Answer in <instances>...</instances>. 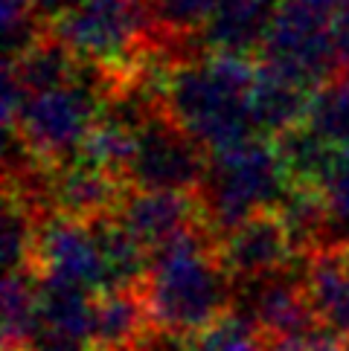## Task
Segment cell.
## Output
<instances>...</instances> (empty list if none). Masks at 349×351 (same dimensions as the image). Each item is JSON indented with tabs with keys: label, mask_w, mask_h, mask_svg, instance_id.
<instances>
[{
	"label": "cell",
	"mask_w": 349,
	"mask_h": 351,
	"mask_svg": "<svg viewBox=\"0 0 349 351\" xmlns=\"http://www.w3.org/2000/svg\"><path fill=\"white\" fill-rule=\"evenodd\" d=\"M277 6L280 0H218L201 29L204 53L259 61Z\"/></svg>",
	"instance_id": "obj_13"
},
{
	"label": "cell",
	"mask_w": 349,
	"mask_h": 351,
	"mask_svg": "<svg viewBox=\"0 0 349 351\" xmlns=\"http://www.w3.org/2000/svg\"><path fill=\"white\" fill-rule=\"evenodd\" d=\"M311 93L315 90H308L306 84L259 64L251 93H247V108H251L256 134L265 140H277V136L306 125Z\"/></svg>",
	"instance_id": "obj_14"
},
{
	"label": "cell",
	"mask_w": 349,
	"mask_h": 351,
	"mask_svg": "<svg viewBox=\"0 0 349 351\" xmlns=\"http://www.w3.org/2000/svg\"><path fill=\"white\" fill-rule=\"evenodd\" d=\"M117 84L105 73L79 64L76 82L27 96L18 119L9 125L6 134H15L44 166L70 162L82 154Z\"/></svg>",
	"instance_id": "obj_4"
},
{
	"label": "cell",
	"mask_w": 349,
	"mask_h": 351,
	"mask_svg": "<svg viewBox=\"0 0 349 351\" xmlns=\"http://www.w3.org/2000/svg\"><path fill=\"white\" fill-rule=\"evenodd\" d=\"M0 27H3L6 58H18L49 35L35 0H0Z\"/></svg>",
	"instance_id": "obj_24"
},
{
	"label": "cell",
	"mask_w": 349,
	"mask_h": 351,
	"mask_svg": "<svg viewBox=\"0 0 349 351\" xmlns=\"http://www.w3.org/2000/svg\"><path fill=\"white\" fill-rule=\"evenodd\" d=\"M320 195L332 215L335 241L341 250H349V152H338L326 180L320 186Z\"/></svg>",
	"instance_id": "obj_26"
},
{
	"label": "cell",
	"mask_w": 349,
	"mask_h": 351,
	"mask_svg": "<svg viewBox=\"0 0 349 351\" xmlns=\"http://www.w3.org/2000/svg\"><path fill=\"white\" fill-rule=\"evenodd\" d=\"M291 189L271 140L254 136L242 145L210 157L207 178L198 189L207 227L218 241L256 212L277 209Z\"/></svg>",
	"instance_id": "obj_5"
},
{
	"label": "cell",
	"mask_w": 349,
	"mask_h": 351,
	"mask_svg": "<svg viewBox=\"0 0 349 351\" xmlns=\"http://www.w3.org/2000/svg\"><path fill=\"white\" fill-rule=\"evenodd\" d=\"M117 221L148 256L169 247L186 232L207 227L198 192H148L128 189L117 209Z\"/></svg>",
	"instance_id": "obj_10"
},
{
	"label": "cell",
	"mask_w": 349,
	"mask_h": 351,
	"mask_svg": "<svg viewBox=\"0 0 349 351\" xmlns=\"http://www.w3.org/2000/svg\"><path fill=\"white\" fill-rule=\"evenodd\" d=\"M146 3L164 38L201 41V29L207 27L218 0H146Z\"/></svg>",
	"instance_id": "obj_23"
},
{
	"label": "cell",
	"mask_w": 349,
	"mask_h": 351,
	"mask_svg": "<svg viewBox=\"0 0 349 351\" xmlns=\"http://www.w3.org/2000/svg\"><path fill=\"white\" fill-rule=\"evenodd\" d=\"M265 351H344L338 343V334L326 328H317L306 337H294V340H273L265 343Z\"/></svg>",
	"instance_id": "obj_27"
},
{
	"label": "cell",
	"mask_w": 349,
	"mask_h": 351,
	"mask_svg": "<svg viewBox=\"0 0 349 351\" xmlns=\"http://www.w3.org/2000/svg\"><path fill=\"white\" fill-rule=\"evenodd\" d=\"M38 285L35 267L12 270L3 279V351H27L38 328Z\"/></svg>",
	"instance_id": "obj_20"
},
{
	"label": "cell",
	"mask_w": 349,
	"mask_h": 351,
	"mask_svg": "<svg viewBox=\"0 0 349 351\" xmlns=\"http://www.w3.org/2000/svg\"><path fill=\"white\" fill-rule=\"evenodd\" d=\"M306 125L335 152H349V79L332 76L311 93Z\"/></svg>",
	"instance_id": "obj_21"
},
{
	"label": "cell",
	"mask_w": 349,
	"mask_h": 351,
	"mask_svg": "<svg viewBox=\"0 0 349 351\" xmlns=\"http://www.w3.org/2000/svg\"><path fill=\"white\" fill-rule=\"evenodd\" d=\"M3 70L15 76V82L21 84L23 93L35 96V93H47V90H56V87L76 82L79 61L73 58V53L56 38L53 32H49L44 41H38L23 56L6 58Z\"/></svg>",
	"instance_id": "obj_18"
},
{
	"label": "cell",
	"mask_w": 349,
	"mask_h": 351,
	"mask_svg": "<svg viewBox=\"0 0 349 351\" xmlns=\"http://www.w3.org/2000/svg\"><path fill=\"white\" fill-rule=\"evenodd\" d=\"M341 76H346V79H349V70H341Z\"/></svg>",
	"instance_id": "obj_30"
},
{
	"label": "cell",
	"mask_w": 349,
	"mask_h": 351,
	"mask_svg": "<svg viewBox=\"0 0 349 351\" xmlns=\"http://www.w3.org/2000/svg\"><path fill=\"white\" fill-rule=\"evenodd\" d=\"M210 154L166 110L137 128L126 183L148 192H198L207 178Z\"/></svg>",
	"instance_id": "obj_7"
},
{
	"label": "cell",
	"mask_w": 349,
	"mask_h": 351,
	"mask_svg": "<svg viewBox=\"0 0 349 351\" xmlns=\"http://www.w3.org/2000/svg\"><path fill=\"white\" fill-rule=\"evenodd\" d=\"M218 258L233 282L259 279L300 261L294 253L291 235L277 209L256 212L218 241Z\"/></svg>",
	"instance_id": "obj_11"
},
{
	"label": "cell",
	"mask_w": 349,
	"mask_h": 351,
	"mask_svg": "<svg viewBox=\"0 0 349 351\" xmlns=\"http://www.w3.org/2000/svg\"><path fill=\"white\" fill-rule=\"evenodd\" d=\"M341 348H344V351H349V337H344V343H341Z\"/></svg>",
	"instance_id": "obj_29"
},
{
	"label": "cell",
	"mask_w": 349,
	"mask_h": 351,
	"mask_svg": "<svg viewBox=\"0 0 349 351\" xmlns=\"http://www.w3.org/2000/svg\"><path fill=\"white\" fill-rule=\"evenodd\" d=\"M49 32L79 64L105 73L117 87L140 67L160 38L146 0H82Z\"/></svg>",
	"instance_id": "obj_3"
},
{
	"label": "cell",
	"mask_w": 349,
	"mask_h": 351,
	"mask_svg": "<svg viewBox=\"0 0 349 351\" xmlns=\"http://www.w3.org/2000/svg\"><path fill=\"white\" fill-rule=\"evenodd\" d=\"M190 351H265V337L242 313L230 311L190 337Z\"/></svg>",
	"instance_id": "obj_25"
},
{
	"label": "cell",
	"mask_w": 349,
	"mask_h": 351,
	"mask_svg": "<svg viewBox=\"0 0 349 351\" xmlns=\"http://www.w3.org/2000/svg\"><path fill=\"white\" fill-rule=\"evenodd\" d=\"M152 328L140 291H108L96 296L91 328L93 351H134Z\"/></svg>",
	"instance_id": "obj_16"
},
{
	"label": "cell",
	"mask_w": 349,
	"mask_h": 351,
	"mask_svg": "<svg viewBox=\"0 0 349 351\" xmlns=\"http://www.w3.org/2000/svg\"><path fill=\"white\" fill-rule=\"evenodd\" d=\"M38 215L23 206L18 197L3 192V221H0V253H3L6 273L32 267L35 241H38Z\"/></svg>",
	"instance_id": "obj_22"
},
{
	"label": "cell",
	"mask_w": 349,
	"mask_h": 351,
	"mask_svg": "<svg viewBox=\"0 0 349 351\" xmlns=\"http://www.w3.org/2000/svg\"><path fill=\"white\" fill-rule=\"evenodd\" d=\"M271 143L280 154V162L285 169L289 183L297 186V189H317L320 192V186L326 180L338 152H335L329 143H323L308 125H300V128L282 134Z\"/></svg>",
	"instance_id": "obj_19"
},
{
	"label": "cell",
	"mask_w": 349,
	"mask_h": 351,
	"mask_svg": "<svg viewBox=\"0 0 349 351\" xmlns=\"http://www.w3.org/2000/svg\"><path fill=\"white\" fill-rule=\"evenodd\" d=\"M128 186L117 174L85 160H70L61 166H49L47 174V209L49 218H73V221H99L117 215Z\"/></svg>",
	"instance_id": "obj_12"
},
{
	"label": "cell",
	"mask_w": 349,
	"mask_h": 351,
	"mask_svg": "<svg viewBox=\"0 0 349 351\" xmlns=\"http://www.w3.org/2000/svg\"><path fill=\"white\" fill-rule=\"evenodd\" d=\"M32 267L41 276L82 285L96 296L111 291L108 258L93 221L47 218L38 227Z\"/></svg>",
	"instance_id": "obj_9"
},
{
	"label": "cell",
	"mask_w": 349,
	"mask_h": 351,
	"mask_svg": "<svg viewBox=\"0 0 349 351\" xmlns=\"http://www.w3.org/2000/svg\"><path fill=\"white\" fill-rule=\"evenodd\" d=\"M259 61L204 53L183 61L166 82V114L213 157L254 140L247 93Z\"/></svg>",
	"instance_id": "obj_2"
},
{
	"label": "cell",
	"mask_w": 349,
	"mask_h": 351,
	"mask_svg": "<svg viewBox=\"0 0 349 351\" xmlns=\"http://www.w3.org/2000/svg\"><path fill=\"white\" fill-rule=\"evenodd\" d=\"M308 302L317 322L332 334L349 337V258L344 250H326L303 258Z\"/></svg>",
	"instance_id": "obj_15"
},
{
	"label": "cell",
	"mask_w": 349,
	"mask_h": 351,
	"mask_svg": "<svg viewBox=\"0 0 349 351\" xmlns=\"http://www.w3.org/2000/svg\"><path fill=\"white\" fill-rule=\"evenodd\" d=\"M233 311L242 313L247 322H254L256 331L265 337V343L294 340V337H306L323 328L308 302L303 258L285 270L236 282Z\"/></svg>",
	"instance_id": "obj_8"
},
{
	"label": "cell",
	"mask_w": 349,
	"mask_h": 351,
	"mask_svg": "<svg viewBox=\"0 0 349 351\" xmlns=\"http://www.w3.org/2000/svg\"><path fill=\"white\" fill-rule=\"evenodd\" d=\"M259 64L306 84L308 90H317L338 76L335 21L311 0H280Z\"/></svg>",
	"instance_id": "obj_6"
},
{
	"label": "cell",
	"mask_w": 349,
	"mask_h": 351,
	"mask_svg": "<svg viewBox=\"0 0 349 351\" xmlns=\"http://www.w3.org/2000/svg\"><path fill=\"white\" fill-rule=\"evenodd\" d=\"M346 258H349V250H346Z\"/></svg>",
	"instance_id": "obj_31"
},
{
	"label": "cell",
	"mask_w": 349,
	"mask_h": 351,
	"mask_svg": "<svg viewBox=\"0 0 349 351\" xmlns=\"http://www.w3.org/2000/svg\"><path fill=\"white\" fill-rule=\"evenodd\" d=\"M79 3L82 0H35V9H38V15L47 27H53L58 18H65L67 12H73Z\"/></svg>",
	"instance_id": "obj_28"
},
{
	"label": "cell",
	"mask_w": 349,
	"mask_h": 351,
	"mask_svg": "<svg viewBox=\"0 0 349 351\" xmlns=\"http://www.w3.org/2000/svg\"><path fill=\"white\" fill-rule=\"evenodd\" d=\"M96 293L53 276H41L38 285V328L56 331L91 346Z\"/></svg>",
	"instance_id": "obj_17"
},
{
	"label": "cell",
	"mask_w": 349,
	"mask_h": 351,
	"mask_svg": "<svg viewBox=\"0 0 349 351\" xmlns=\"http://www.w3.org/2000/svg\"><path fill=\"white\" fill-rule=\"evenodd\" d=\"M233 287L218 258V238L198 227L152 256L140 293L155 328L195 337L233 311Z\"/></svg>",
	"instance_id": "obj_1"
}]
</instances>
